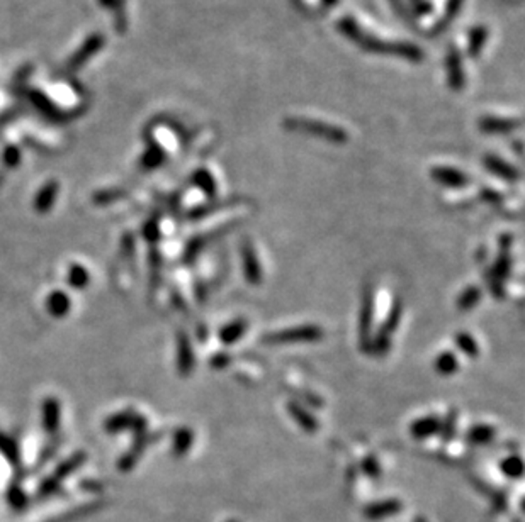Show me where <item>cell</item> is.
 Here are the masks:
<instances>
[{"label":"cell","instance_id":"1","mask_svg":"<svg viewBox=\"0 0 525 522\" xmlns=\"http://www.w3.org/2000/svg\"><path fill=\"white\" fill-rule=\"evenodd\" d=\"M338 28H340V31L344 33L347 38H350L352 41H357L359 45H361V48H364V50H367V51H374V53L400 55V56H405V58L408 60H411V62H420V60H422V51H420L416 46L401 45V43H383V41H379V39L369 38L361 31V28H359L352 19H349V17L342 21V23L338 24Z\"/></svg>","mask_w":525,"mask_h":522},{"label":"cell","instance_id":"2","mask_svg":"<svg viewBox=\"0 0 525 522\" xmlns=\"http://www.w3.org/2000/svg\"><path fill=\"white\" fill-rule=\"evenodd\" d=\"M286 126H288V129L311 134V136L325 138V139H328L330 143H337V145H342V143L347 141L345 130L337 128V126L320 123V121L298 119V117H294V119L286 121Z\"/></svg>","mask_w":525,"mask_h":522},{"label":"cell","instance_id":"3","mask_svg":"<svg viewBox=\"0 0 525 522\" xmlns=\"http://www.w3.org/2000/svg\"><path fill=\"white\" fill-rule=\"evenodd\" d=\"M323 338V331L318 326H298V328H289L279 333H272L264 338V343L271 346L277 345H293V343H311L318 341Z\"/></svg>","mask_w":525,"mask_h":522},{"label":"cell","instance_id":"4","mask_svg":"<svg viewBox=\"0 0 525 522\" xmlns=\"http://www.w3.org/2000/svg\"><path fill=\"white\" fill-rule=\"evenodd\" d=\"M84 460H85V455L80 451V453H75L73 456H70V458L65 461L63 465H60L58 470H56V472H55V475L50 477V478H46V480L41 484V487H40V495H41V497H48V495H53L55 492L58 490V487H60V484H62L63 478L70 475L72 472H75V470L79 468L82 463H84Z\"/></svg>","mask_w":525,"mask_h":522},{"label":"cell","instance_id":"5","mask_svg":"<svg viewBox=\"0 0 525 522\" xmlns=\"http://www.w3.org/2000/svg\"><path fill=\"white\" fill-rule=\"evenodd\" d=\"M401 311H403L401 302L398 300V302H394L391 312H389V316H388V321L383 324L379 334H377L374 345H372L374 346V351H377V353H386V351H388L389 341H391V334L394 333V329L398 328V324H400Z\"/></svg>","mask_w":525,"mask_h":522},{"label":"cell","instance_id":"6","mask_svg":"<svg viewBox=\"0 0 525 522\" xmlns=\"http://www.w3.org/2000/svg\"><path fill=\"white\" fill-rule=\"evenodd\" d=\"M124 429H134L138 433H143L146 429V421L133 412H124V414H116L107 419L106 431L109 433H119Z\"/></svg>","mask_w":525,"mask_h":522},{"label":"cell","instance_id":"7","mask_svg":"<svg viewBox=\"0 0 525 522\" xmlns=\"http://www.w3.org/2000/svg\"><path fill=\"white\" fill-rule=\"evenodd\" d=\"M177 356H179L177 358V367H179L180 375H190V372L194 368V353L188 334H184L182 331L177 333Z\"/></svg>","mask_w":525,"mask_h":522},{"label":"cell","instance_id":"8","mask_svg":"<svg viewBox=\"0 0 525 522\" xmlns=\"http://www.w3.org/2000/svg\"><path fill=\"white\" fill-rule=\"evenodd\" d=\"M242 258H243V263H245L243 265V270H245V277H247V280H249V284H254V285L260 284V282H262V268H260L257 255H255L254 248H251L249 241L243 243Z\"/></svg>","mask_w":525,"mask_h":522},{"label":"cell","instance_id":"9","mask_svg":"<svg viewBox=\"0 0 525 522\" xmlns=\"http://www.w3.org/2000/svg\"><path fill=\"white\" fill-rule=\"evenodd\" d=\"M483 163L486 170H488L489 173H493V175H497L498 178H503V180L507 182H517L520 173L517 172V168L512 167L510 163L503 162L502 158H497V156L493 155H486L483 158Z\"/></svg>","mask_w":525,"mask_h":522},{"label":"cell","instance_id":"10","mask_svg":"<svg viewBox=\"0 0 525 522\" xmlns=\"http://www.w3.org/2000/svg\"><path fill=\"white\" fill-rule=\"evenodd\" d=\"M432 177L433 180L439 182L440 185L445 187H453V189H461V187H466L470 184V178L464 175L462 172L459 170L449 168V167H437L432 170Z\"/></svg>","mask_w":525,"mask_h":522},{"label":"cell","instance_id":"11","mask_svg":"<svg viewBox=\"0 0 525 522\" xmlns=\"http://www.w3.org/2000/svg\"><path fill=\"white\" fill-rule=\"evenodd\" d=\"M372 312H374V302H372V294L366 292L362 300L361 309V321H359V334H361V346H369V333L372 326Z\"/></svg>","mask_w":525,"mask_h":522},{"label":"cell","instance_id":"12","mask_svg":"<svg viewBox=\"0 0 525 522\" xmlns=\"http://www.w3.org/2000/svg\"><path fill=\"white\" fill-rule=\"evenodd\" d=\"M288 411L291 417L296 421L299 428L303 431H306V433H316V431H318V421H316V417L313 414H310V412H308L306 409H303L299 404L289 402Z\"/></svg>","mask_w":525,"mask_h":522},{"label":"cell","instance_id":"13","mask_svg":"<svg viewBox=\"0 0 525 522\" xmlns=\"http://www.w3.org/2000/svg\"><path fill=\"white\" fill-rule=\"evenodd\" d=\"M60 424V404L58 400L53 397H48L43 406V426H45L46 433L53 434L56 433Z\"/></svg>","mask_w":525,"mask_h":522},{"label":"cell","instance_id":"14","mask_svg":"<svg viewBox=\"0 0 525 522\" xmlns=\"http://www.w3.org/2000/svg\"><path fill=\"white\" fill-rule=\"evenodd\" d=\"M439 429H440V423L437 417H423V419L415 421V423L411 424L410 433H411V436L416 439H425V438L432 436V434H435Z\"/></svg>","mask_w":525,"mask_h":522},{"label":"cell","instance_id":"15","mask_svg":"<svg viewBox=\"0 0 525 522\" xmlns=\"http://www.w3.org/2000/svg\"><path fill=\"white\" fill-rule=\"evenodd\" d=\"M520 123L519 121H510V119H497V117H485L480 121V128L483 133H509V130L517 128Z\"/></svg>","mask_w":525,"mask_h":522},{"label":"cell","instance_id":"16","mask_svg":"<svg viewBox=\"0 0 525 522\" xmlns=\"http://www.w3.org/2000/svg\"><path fill=\"white\" fill-rule=\"evenodd\" d=\"M447 70H449V82L453 85V89L461 90L464 85V75L461 58H459V53H455V51H450L449 56H447Z\"/></svg>","mask_w":525,"mask_h":522},{"label":"cell","instance_id":"17","mask_svg":"<svg viewBox=\"0 0 525 522\" xmlns=\"http://www.w3.org/2000/svg\"><path fill=\"white\" fill-rule=\"evenodd\" d=\"M70 311V299L63 292H53L48 297V312L55 317H63Z\"/></svg>","mask_w":525,"mask_h":522},{"label":"cell","instance_id":"18","mask_svg":"<svg viewBox=\"0 0 525 522\" xmlns=\"http://www.w3.org/2000/svg\"><path fill=\"white\" fill-rule=\"evenodd\" d=\"M245 329H247L245 321H242V319L233 321V323L224 326V328L220 331V339L224 343V345H233V343L238 341V339L245 334Z\"/></svg>","mask_w":525,"mask_h":522},{"label":"cell","instance_id":"19","mask_svg":"<svg viewBox=\"0 0 525 522\" xmlns=\"http://www.w3.org/2000/svg\"><path fill=\"white\" fill-rule=\"evenodd\" d=\"M56 184H48L45 189L41 190L40 195H38L36 202H34V207H36L38 212H48L51 209V206H53L55 199H56Z\"/></svg>","mask_w":525,"mask_h":522},{"label":"cell","instance_id":"20","mask_svg":"<svg viewBox=\"0 0 525 522\" xmlns=\"http://www.w3.org/2000/svg\"><path fill=\"white\" fill-rule=\"evenodd\" d=\"M458 368H459V361L453 353H449V351H445V353H440L439 356H437L435 370L440 373V375H453Z\"/></svg>","mask_w":525,"mask_h":522},{"label":"cell","instance_id":"21","mask_svg":"<svg viewBox=\"0 0 525 522\" xmlns=\"http://www.w3.org/2000/svg\"><path fill=\"white\" fill-rule=\"evenodd\" d=\"M493 436H494V429L485 424L475 426V428H471L470 433H467V439H470L471 443H476V445L489 443L493 439Z\"/></svg>","mask_w":525,"mask_h":522},{"label":"cell","instance_id":"22","mask_svg":"<svg viewBox=\"0 0 525 522\" xmlns=\"http://www.w3.org/2000/svg\"><path fill=\"white\" fill-rule=\"evenodd\" d=\"M480 297H481V292L478 287H470V289L464 290V292L461 294V297H459L458 307L461 309V311H470V309H472L476 304L480 302Z\"/></svg>","mask_w":525,"mask_h":522},{"label":"cell","instance_id":"23","mask_svg":"<svg viewBox=\"0 0 525 522\" xmlns=\"http://www.w3.org/2000/svg\"><path fill=\"white\" fill-rule=\"evenodd\" d=\"M193 433L189 429H180L177 431L175 441H173V453L175 455H185V451L189 450L193 445Z\"/></svg>","mask_w":525,"mask_h":522},{"label":"cell","instance_id":"24","mask_svg":"<svg viewBox=\"0 0 525 522\" xmlns=\"http://www.w3.org/2000/svg\"><path fill=\"white\" fill-rule=\"evenodd\" d=\"M68 284L73 289H84L89 284V273H87V270L80 267V265H73L70 268V273H68Z\"/></svg>","mask_w":525,"mask_h":522},{"label":"cell","instance_id":"25","mask_svg":"<svg viewBox=\"0 0 525 522\" xmlns=\"http://www.w3.org/2000/svg\"><path fill=\"white\" fill-rule=\"evenodd\" d=\"M455 343H458L459 350L467 356H476L478 355V345H476L475 338L467 333H458L455 334Z\"/></svg>","mask_w":525,"mask_h":522},{"label":"cell","instance_id":"26","mask_svg":"<svg viewBox=\"0 0 525 522\" xmlns=\"http://www.w3.org/2000/svg\"><path fill=\"white\" fill-rule=\"evenodd\" d=\"M486 38H488V31L486 28H475L471 31L470 36V53L471 55H478L481 51V48L486 43Z\"/></svg>","mask_w":525,"mask_h":522},{"label":"cell","instance_id":"27","mask_svg":"<svg viewBox=\"0 0 525 522\" xmlns=\"http://www.w3.org/2000/svg\"><path fill=\"white\" fill-rule=\"evenodd\" d=\"M194 182H196V185L201 187V189L207 195H215V192H216L215 178L211 177L210 172H204V170H201V172H197L196 175H194Z\"/></svg>","mask_w":525,"mask_h":522},{"label":"cell","instance_id":"28","mask_svg":"<svg viewBox=\"0 0 525 522\" xmlns=\"http://www.w3.org/2000/svg\"><path fill=\"white\" fill-rule=\"evenodd\" d=\"M0 451H2L12 463L17 465V461H19V450H17V445L11 438H6L0 434Z\"/></svg>","mask_w":525,"mask_h":522},{"label":"cell","instance_id":"29","mask_svg":"<svg viewBox=\"0 0 525 522\" xmlns=\"http://www.w3.org/2000/svg\"><path fill=\"white\" fill-rule=\"evenodd\" d=\"M7 499H9V502H11V506L14 509H24L26 507L24 492L21 490L17 485H12L11 489H9Z\"/></svg>","mask_w":525,"mask_h":522},{"label":"cell","instance_id":"30","mask_svg":"<svg viewBox=\"0 0 525 522\" xmlns=\"http://www.w3.org/2000/svg\"><path fill=\"white\" fill-rule=\"evenodd\" d=\"M95 506H99V504H95ZM95 506H84V507L77 509V511L68 512V514L56 517V519H53L51 522H68V521H73V519H79V517H82V516H87V514H90V512H94Z\"/></svg>","mask_w":525,"mask_h":522},{"label":"cell","instance_id":"31","mask_svg":"<svg viewBox=\"0 0 525 522\" xmlns=\"http://www.w3.org/2000/svg\"><path fill=\"white\" fill-rule=\"evenodd\" d=\"M503 472L512 477H519L522 473V461L517 456H512V458L503 461Z\"/></svg>","mask_w":525,"mask_h":522},{"label":"cell","instance_id":"32","mask_svg":"<svg viewBox=\"0 0 525 522\" xmlns=\"http://www.w3.org/2000/svg\"><path fill=\"white\" fill-rule=\"evenodd\" d=\"M162 160H163V156H162V153H160V150H151L145 155V158H143V165H145V167H148V168H153V167H157V165L162 163Z\"/></svg>","mask_w":525,"mask_h":522},{"label":"cell","instance_id":"33","mask_svg":"<svg viewBox=\"0 0 525 522\" xmlns=\"http://www.w3.org/2000/svg\"><path fill=\"white\" fill-rule=\"evenodd\" d=\"M143 233H145L146 238L153 241V239L158 238V224L155 223V221H150V223L143 228Z\"/></svg>","mask_w":525,"mask_h":522}]
</instances>
